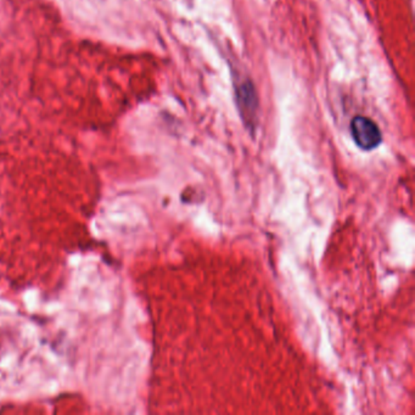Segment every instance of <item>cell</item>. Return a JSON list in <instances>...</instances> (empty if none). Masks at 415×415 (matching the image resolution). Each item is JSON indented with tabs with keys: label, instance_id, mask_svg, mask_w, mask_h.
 <instances>
[{
	"label": "cell",
	"instance_id": "6da1fadb",
	"mask_svg": "<svg viewBox=\"0 0 415 415\" xmlns=\"http://www.w3.org/2000/svg\"><path fill=\"white\" fill-rule=\"evenodd\" d=\"M351 133L358 148L366 151L378 148L382 140L381 132L378 125L367 117L357 116L353 118L351 122Z\"/></svg>",
	"mask_w": 415,
	"mask_h": 415
}]
</instances>
